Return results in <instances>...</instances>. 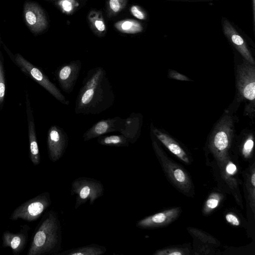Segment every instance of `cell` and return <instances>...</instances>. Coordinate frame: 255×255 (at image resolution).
Masks as SVG:
<instances>
[{
  "label": "cell",
  "instance_id": "35",
  "mask_svg": "<svg viewBox=\"0 0 255 255\" xmlns=\"http://www.w3.org/2000/svg\"><path fill=\"white\" fill-rule=\"evenodd\" d=\"M251 183H252L253 187H255V174L254 172H253V173L251 176Z\"/></svg>",
  "mask_w": 255,
  "mask_h": 255
},
{
  "label": "cell",
  "instance_id": "24",
  "mask_svg": "<svg viewBox=\"0 0 255 255\" xmlns=\"http://www.w3.org/2000/svg\"><path fill=\"white\" fill-rule=\"evenodd\" d=\"M170 174L176 183L181 184H186L188 182V178L185 172L180 168L176 167L170 170Z\"/></svg>",
  "mask_w": 255,
  "mask_h": 255
},
{
  "label": "cell",
  "instance_id": "3",
  "mask_svg": "<svg viewBox=\"0 0 255 255\" xmlns=\"http://www.w3.org/2000/svg\"><path fill=\"white\" fill-rule=\"evenodd\" d=\"M104 192L103 184L94 178L79 177L72 182L71 194L76 196L75 209L88 201L93 204L103 195Z\"/></svg>",
  "mask_w": 255,
  "mask_h": 255
},
{
  "label": "cell",
  "instance_id": "21",
  "mask_svg": "<svg viewBox=\"0 0 255 255\" xmlns=\"http://www.w3.org/2000/svg\"><path fill=\"white\" fill-rule=\"evenodd\" d=\"M98 142L102 145L124 147L128 146L129 142L123 134L102 135L98 137Z\"/></svg>",
  "mask_w": 255,
  "mask_h": 255
},
{
  "label": "cell",
  "instance_id": "5",
  "mask_svg": "<svg viewBox=\"0 0 255 255\" xmlns=\"http://www.w3.org/2000/svg\"><path fill=\"white\" fill-rule=\"evenodd\" d=\"M15 60L16 63L22 71L36 81L58 101L66 106L70 104L69 101L40 69L31 64L19 54L15 55Z\"/></svg>",
  "mask_w": 255,
  "mask_h": 255
},
{
  "label": "cell",
  "instance_id": "30",
  "mask_svg": "<svg viewBox=\"0 0 255 255\" xmlns=\"http://www.w3.org/2000/svg\"><path fill=\"white\" fill-rule=\"evenodd\" d=\"M219 204V200L216 198H211L206 202V207L210 209H213L217 207Z\"/></svg>",
  "mask_w": 255,
  "mask_h": 255
},
{
  "label": "cell",
  "instance_id": "26",
  "mask_svg": "<svg viewBox=\"0 0 255 255\" xmlns=\"http://www.w3.org/2000/svg\"><path fill=\"white\" fill-rule=\"evenodd\" d=\"M5 81L3 64L0 59V104L2 103L4 100L5 95Z\"/></svg>",
  "mask_w": 255,
  "mask_h": 255
},
{
  "label": "cell",
  "instance_id": "15",
  "mask_svg": "<svg viewBox=\"0 0 255 255\" xmlns=\"http://www.w3.org/2000/svg\"><path fill=\"white\" fill-rule=\"evenodd\" d=\"M180 212L179 208L169 209L142 219L137 222L136 226L143 229L164 226L175 220Z\"/></svg>",
  "mask_w": 255,
  "mask_h": 255
},
{
  "label": "cell",
  "instance_id": "2",
  "mask_svg": "<svg viewBox=\"0 0 255 255\" xmlns=\"http://www.w3.org/2000/svg\"><path fill=\"white\" fill-rule=\"evenodd\" d=\"M62 241L61 226L57 214L46 212L36 227L27 255H57Z\"/></svg>",
  "mask_w": 255,
  "mask_h": 255
},
{
  "label": "cell",
  "instance_id": "25",
  "mask_svg": "<svg viewBox=\"0 0 255 255\" xmlns=\"http://www.w3.org/2000/svg\"><path fill=\"white\" fill-rule=\"evenodd\" d=\"M130 11L131 14L138 19L145 20L147 18L146 12L137 5H132L130 7Z\"/></svg>",
  "mask_w": 255,
  "mask_h": 255
},
{
  "label": "cell",
  "instance_id": "9",
  "mask_svg": "<svg viewBox=\"0 0 255 255\" xmlns=\"http://www.w3.org/2000/svg\"><path fill=\"white\" fill-rule=\"evenodd\" d=\"M81 68V62L77 60L61 65L55 71V77L64 92L70 94L73 91Z\"/></svg>",
  "mask_w": 255,
  "mask_h": 255
},
{
  "label": "cell",
  "instance_id": "22",
  "mask_svg": "<svg viewBox=\"0 0 255 255\" xmlns=\"http://www.w3.org/2000/svg\"><path fill=\"white\" fill-rule=\"evenodd\" d=\"M128 0H108L107 14L109 18L115 16L126 6Z\"/></svg>",
  "mask_w": 255,
  "mask_h": 255
},
{
  "label": "cell",
  "instance_id": "4",
  "mask_svg": "<svg viewBox=\"0 0 255 255\" xmlns=\"http://www.w3.org/2000/svg\"><path fill=\"white\" fill-rule=\"evenodd\" d=\"M50 194L44 192L24 202L15 208L9 219L16 221L19 219L32 222L37 220L51 205Z\"/></svg>",
  "mask_w": 255,
  "mask_h": 255
},
{
  "label": "cell",
  "instance_id": "33",
  "mask_svg": "<svg viewBox=\"0 0 255 255\" xmlns=\"http://www.w3.org/2000/svg\"><path fill=\"white\" fill-rule=\"evenodd\" d=\"M251 6L252 9V15H253V29L255 31V0H251Z\"/></svg>",
  "mask_w": 255,
  "mask_h": 255
},
{
  "label": "cell",
  "instance_id": "6",
  "mask_svg": "<svg viewBox=\"0 0 255 255\" xmlns=\"http://www.w3.org/2000/svg\"><path fill=\"white\" fill-rule=\"evenodd\" d=\"M221 27L225 37L244 60L255 65V62L247 40L239 28L229 19L223 16L221 18Z\"/></svg>",
  "mask_w": 255,
  "mask_h": 255
},
{
  "label": "cell",
  "instance_id": "10",
  "mask_svg": "<svg viewBox=\"0 0 255 255\" xmlns=\"http://www.w3.org/2000/svg\"><path fill=\"white\" fill-rule=\"evenodd\" d=\"M233 132L232 118L229 115L224 116L216 125L212 132V143L217 151L223 152L227 149Z\"/></svg>",
  "mask_w": 255,
  "mask_h": 255
},
{
  "label": "cell",
  "instance_id": "28",
  "mask_svg": "<svg viewBox=\"0 0 255 255\" xmlns=\"http://www.w3.org/2000/svg\"><path fill=\"white\" fill-rule=\"evenodd\" d=\"M168 76L170 78L180 81H191L188 77L173 70L169 71Z\"/></svg>",
  "mask_w": 255,
  "mask_h": 255
},
{
  "label": "cell",
  "instance_id": "14",
  "mask_svg": "<svg viewBox=\"0 0 255 255\" xmlns=\"http://www.w3.org/2000/svg\"><path fill=\"white\" fill-rule=\"evenodd\" d=\"M142 124V116L140 113H132L129 117L123 119L119 131L129 141L134 143L140 136Z\"/></svg>",
  "mask_w": 255,
  "mask_h": 255
},
{
  "label": "cell",
  "instance_id": "13",
  "mask_svg": "<svg viewBox=\"0 0 255 255\" xmlns=\"http://www.w3.org/2000/svg\"><path fill=\"white\" fill-rule=\"evenodd\" d=\"M122 119L119 117H115L99 121L84 132L83 141H87L106 133L119 131Z\"/></svg>",
  "mask_w": 255,
  "mask_h": 255
},
{
  "label": "cell",
  "instance_id": "16",
  "mask_svg": "<svg viewBox=\"0 0 255 255\" xmlns=\"http://www.w3.org/2000/svg\"><path fill=\"white\" fill-rule=\"evenodd\" d=\"M26 100L29 142V157L32 163L34 165H37L40 162V156L37 141L32 110L27 94H26Z\"/></svg>",
  "mask_w": 255,
  "mask_h": 255
},
{
  "label": "cell",
  "instance_id": "27",
  "mask_svg": "<svg viewBox=\"0 0 255 255\" xmlns=\"http://www.w3.org/2000/svg\"><path fill=\"white\" fill-rule=\"evenodd\" d=\"M254 147V140L252 134H250L244 142L243 148V153L245 155H249L252 151Z\"/></svg>",
  "mask_w": 255,
  "mask_h": 255
},
{
  "label": "cell",
  "instance_id": "32",
  "mask_svg": "<svg viewBox=\"0 0 255 255\" xmlns=\"http://www.w3.org/2000/svg\"><path fill=\"white\" fill-rule=\"evenodd\" d=\"M167 1L172 2H209V1H224L227 0H163Z\"/></svg>",
  "mask_w": 255,
  "mask_h": 255
},
{
  "label": "cell",
  "instance_id": "11",
  "mask_svg": "<svg viewBox=\"0 0 255 255\" xmlns=\"http://www.w3.org/2000/svg\"><path fill=\"white\" fill-rule=\"evenodd\" d=\"M25 22L31 31L37 34L45 30L47 20L42 8L33 2H26L23 7Z\"/></svg>",
  "mask_w": 255,
  "mask_h": 255
},
{
  "label": "cell",
  "instance_id": "8",
  "mask_svg": "<svg viewBox=\"0 0 255 255\" xmlns=\"http://www.w3.org/2000/svg\"><path fill=\"white\" fill-rule=\"evenodd\" d=\"M47 141L49 158L56 162L66 151L68 144V135L62 128L53 125L48 129Z\"/></svg>",
  "mask_w": 255,
  "mask_h": 255
},
{
  "label": "cell",
  "instance_id": "18",
  "mask_svg": "<svg viewBox=\"0 0 255 255\" xmlns=\"http://www.w3.org/2000/svg\"><path fill=\"white\" fill-rule=\"evenodd\" d=\"M87 17L90 26L93 32L98 36H104L107 27L102 11L92 10L89 12Z\"/></svg>",
  "mask_w": 255,
  "mask_h": 255
},
{
  "label": "cell",
  "instance_id": "31",
  "mask_svg": "<svg viewBox=\"0 0 255 255\" xmlns=\"http://www.w3.org/2000/svg\"><path fill=\"white\" fill-rule=\"evenodd\" d=\"M183 253L181 251L176 249H171L167 251H164L161 252V251L158 252L155 254L156 255H181Z\"/></svg>",
  "mask_w": 255,
  "mask_h": 255
},
{
  "label": "cell",
  "instance_id": "23",
  "mask_svg": "<svg viewBox=\"0 0 255 255\" xmlns=\"http://www.w3.org/2000/svg\"><path fill=\"white\" fill-rule=\"evenodd\" d=\"M55 3L63 13L67 14L73 13L79 5L77 0H58Z\"/></svg>",
  "mask_w": 255,
  "mask_h": 255
},
{
  "label": "cell",
  "instance_id": "19",
  "mask_svg": "<svg viewBox=\"0 0 255 255\" xmlns=\"http://www.w3.org/2000/svg\"><path fill=\"white\" fill-rule=\"evenodd\" d=\"M106 248L96 244L73 248L57 255H102L106 252Z\"/></svg>",
  "mask_w": 255,
  "mask_h": 255
},
{
  "label": "cell",
  "instance_id": "7",
  "mask_svg": "<svg viewBox=\"0 0 255 255\" xmlns=\"http://www.w3.org/2000/svg\"><path fill=\"white\" fill-rule=\"evenodd\" d=\"M237 86L241 98L255 104V67L244 60L237 67Z\"/></svg>",
  "mask_w": 255,
  "mask_h": 255
},
{
  "label": "cell",
  "instance_id": "17",
  "mask_svg": "<svg viewBox=\"0 0 255 255\" xmlns=\"http://www.w3.org/2000/svg\"><path fill=\"white\" fill-rule=\"evenodd\" d=\"M151 131L152 134L165 146L168 150L186 163L189 160L187 155L180 145L168 134L154 127L152 124L150 126Z\"/></svg>",
  "mask_w": 255,
  "mask_h": 255
},
{
  "label": "cell",
  "instance_id": "29",
  "mask_svg": "<svg viewBox=\"0 0 255 255\" xmlns=\"http://www.w3.org/2000/svg\"><path fill=\"white\" fill-rule=\"evenodd\" d=\"M226 219L228 222L234 225L239 226L240 221L237 217L232 214H228L226 215Z\"/></svg>",
  "mask_w": 255,
  "mask_h": 255
},
{
  "label": "cell",
  "instance_id": "1",
  "mask_svg": "<svg viewBox=\"0 0 255 255\" xmlns=\"http://www.w3.org/2000/svg\"><path fill=\"white\" fill-rule=\"evenodd\" d=\"M115 100L112 85L104 68L90 69L83 80L75 102L76 114H99L111 107Z\"/></svg>",
  "mask_w": 255,
  "mask_h": 255
},
{
  "label": "cell",
  "instance_id": "34",
  "mask_svg": "<svg viewBox=\"0 0 255 255\" xmlns=\"http://www.w3.org/2000/svg\"><path fill=\"white\" fill-rule=\"evenodd\" d=\"M227 171L230 174H233L236 170V166L233 163H229L227 166Z\"/></svg>",
  "mask_w": 255,
  "mask_h": 255
},
{
  "label": "cell",
  "instance_id": "20",
  "mask_svg": "<svg viewBox=\"0 0 255 255\" xmlns=\"http://www.w3.org/2000/svg\"><path fill=\"white\" fill-rule=\"evenodd\" d=\"M115 27L121 33L126 34H136L141 32L143 27L141 23L133 19H125L116 22Z\"/></svg>",
  "mask_w": 255,
  "mask_h": 255
},
{
  "label": "cell",
  "instance_id": "12",
  "mask_svg": "<svg viewBox=\"0 0 255 255\" xmlns=\"http://www.w3.org/2000/svg\"><path fill=\"white\" fill-rule=\"evenodd\" d=\"M19 231L13 233L5 231L2 236V247L9 248L14 255H19L25 248L30 228L27 224L20 226Z\"/></svg>",
  "mask_w": 255,
  "mask_h": 255
}]
</instances>
